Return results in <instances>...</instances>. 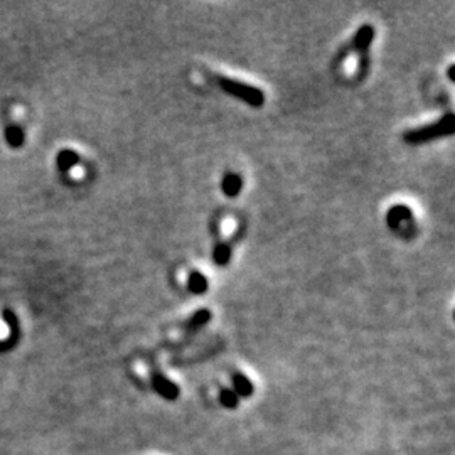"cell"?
<instances>
[{"instance_id":"obj_1","label":"cell","mask_w":455,"mask_h":455,"mask_svg":"<svg viewBox=\"0 0 455 455\" xmlns=\"http://www.w3.org/2000/svg\"><path fill=\"white\" fill-rule=\"evenodd\" d=\"M454 133V116L452 114L442 116L440 120H437L435 124L423 125V127L408 130L405 133V142L412 143V146H420V143H427L437 138L449 137Z\"/></svg>"},{"instance_id":"obj_2","label":"cell","mask_w":455,"mask_h":455,"mask_svg":"<svg viewBox=\"0 0 455 455\" xmlns=\"http://www.w3.org/2000/svg\"><path fill=\"white\" fill-rule=\"evenodd\" d=\"M218 84L221 87L223 92H226L238 100L245 102L246 105L258 108L265 103V93L260 88L251 87V84L241 83V81L226 78V76H219Z\"/></svg>"},{"instance_id":"obj_3","label":"cell","mask_w":455,"mask_h":455,"mask_svg":"<svg viewBox=\"0 0 455 455\" xmlns=\"http://www.w3.org/2000/svg\"><path fill=\"white\" fill-rule=\"evenodd\" d=\"M152 386H154V390L164 400H169V402L177 400L179 386L170 380H168L162 373H152Z\"/></svg>"},{"instance_id":"obj_4","label":"cell","mask_w":455,"mask_h":455,"mask_svg":"<svg viewBox=\"0 0 455 455\" xmlns=\"http://www.w3.org/2000/svg\"><path fill=\"white\" fill-rule=\"evenodd\" d=\"M373 38H375V27H373L371 24H364V26L359 27L358 31H356V34L353 38V48L356 49V51L364 53L369 46H371Z\"/></svg>"},{"instance_id":"obj_5","label":"cell","mask_w":455,"mask_h":455,"mask_svg":"<svg viewBox=\"0 0 455 455\" xmlns=\"http://www.w3.org/2000/svg\"><path fill=\"white\" fill-rule=\"evenodd\" d=\"M209 319H211L209 310L208 309H199V310H196V312L192 314L191 317H189V321L186 322V326H184V329H186L187 334H194V332H197L199 329H202L206 326V324L209 322Z\"/></svg>"},{"instance_id":"obj_6","label":"cell","mask_w":455,"mask_h":455,"mask_svg":"<svg viewBox=\"0 0 455 455\" xmlns=\"http://www.w3.org/2000/svg\"><path fill=\"white\" fill-rule=\"evenodd\" d=\"M233 391L238 395V398H248V396L253 395L255 391V386L253 383L245 375H241V373H234L233 375Z\"/></svg>"},{"instance_id":"obj_7","label":"cell","mask_w":455,"mask_h":455,"mask_svg":"<svg viewBox=\"0 0 455 455\" xmlns=\"http://www.w3.org/2000/svg\"><path fill=\"white\" fill-rule=\"evenodd\" d=\"M241 187H243V181L241 177L238 174L234 172H228L226 175L223 177V182H221V189L223 192L229 197H234L238 196L241 192Z\"/></svg>"},{"instance_id":"obj_8","label":"cell","mask_w":455,"mask_h":455,"mask_svg":"<svg viewBox=\"0 0 455 455\" xmlns=\"http://www.w3.org/2000/svg\"><path fill=\"white\" fill-rule=\"evenodd\" d=\"M410 218H412V211H410L407 206H395V208L390 209L388 216H386V223L393 229H396L400 228V224L403 221H408Z\"/></svg>"},{"instance_id":"obj_9","label":"cell","mask_w":455,"mask_h":455,"mask_svg":"<svg viewBox=\"0 0 455 455\" xmlns=\"http://www.w3.org/2000/svg\"><path fill=\"white\" fill-rule=\"evenodd\" d=\"M187 287L192 294H197V295L204 294V292L208 290V278H206L204 275L199 273V272H192L191 275H189Z\"/></svg>"},{"instance_id":"obj_10","label":"cell","mask_w":455,"mask_h":455,"mask_svg":"<svg viewBox=\"0 0 455 455\" xmlns=\"http://www.w3.org/2000/svg\"><path fill=\"white\" fill-rule=\"evenodd\" d=\"M214 261L218 265H226L229 263V258H231V248H229L226 243H219L218 246L214 248Z\"/></svg>"},{"instance_id":"obj_11","label":"cell","mask_w":455,"mask_h":455,"mask_svg":"<svg viewBox=\"0 0 455 455\" xmlns=\"http://www.w3.org/2000/svg\"><path fill=\"white\" fill-rule=\"evenodd\" d=\"M219 400H221V405L224 408H236L238 403H240V398H238V395L234 393L233 390H221V393H219Z\"/></svg>"},{"instance_id":"obj_12","label":"cell","mask_w":455,"mask_h":455,"mask_svg":"<svg viewBox=\"0 0 455 455\" xmlns=\"http://www.w3.org/2000/svg\"><path fill=\"white\" fill-rule=\"evenodd\" d=\"M60 160H61V168L70 169L71 165L76 164V160H78V155H76L75 152L66 150V152H62V154L60 155Z\"/></svg>"},{"instance_id":"obj_13","label":"cell","mask_w":455,"mask_h":455,"mask_svg":"<svg viewBox=\"0 0 455 455\" xmlns=\"http://www.w3.org/2000/svg\"><path fill=\"white\" fill-rule=\"evenodd\" d=\"M454 70H455V66L450 65L449 66V80H450V83H454Z\"/></svg>"}]
</instances>
